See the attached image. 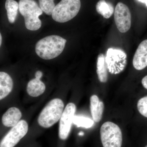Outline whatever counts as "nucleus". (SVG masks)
<instances>
[{
  "label": "nucleus",
  "mask_w": 147,
  "mask_h": 147,
  "mask_svg": "<svg viewBox=\"0 0 147 147\" xmlns=\"http://www.w3.org/2000/svg\"><path fill=\"white\" fill-rule=\"evenodd\" d=\"M2 42V37L1 34V33H0V47H1V45Z\"/></svg>",
  "instance_id": "24"
},
{
  "label": "nucleus",
  "mask_w": 147,
  "mask_h": 147,
  "mask_svg": "<svg viewBox=\"0 0 147 147\" xmlns=\"http://www.w3.org/2000/svg\"><path fill=\"white\" fill-rule=\"evenodd\" d=\"M19 11L24 16L25 26L28 30L36 31L39 30L42 22L39 16L42 11L34 0H20L19 2Z\"/></svg>",
  "instance_id": "2"
},
{
  "label": "nucleus",
  "mask_w": 147,
  "mask_h": 147,
  "mask_svg": "<svg viewBox=\"0 0 147 147\" xmlns=\"http://www.w3.org/2000/svg\"><path fill=\"white\" fill-rule=\"evenodd\" d=\"M96 9L98 13L106 19L110 18L115 11L113 4L107 2L105 0L98 1L96 6Z\"/></svg>",
  "instance_id": "16"
},
{
  "label": "nucleus",
  "mask_w": 147,
  "mask_h": 147,
  "mask_svg": "<svg viewBox=\"0 0 147 147\" xmlns=\"http://www.w3.org/2000/svg\"><path fill=\"white\" fill-rule=\"evenodd\" d=\"M5 8L8 21L11 24H13L15 22L18 14L19 4L14 0H6Z\"/></svg>",
  "instance_id": "17"
},
{
  "label": "nucleus",
  "mask_w": 147,
  "mask_h": 147,
  "mask_svg": "<svg viewBox=\"0 0 147 147\" xmlns=\"http://www.w3.org/2000/svg\"><path fill=\"white\" fill-rule=\"evenodd\" d=\"M40 79L35 77L28 83L27 86V92L32 97H38L45 92L46 87L45 84Z\"/></svg>",
  "instance_id": "14"
},
{
  "label": "nucleus",
  "mask_w": 147,
  "mask_h": 147,
  "mask_svg": "<svg viewBox=\"0 0 147 147\" xmlns=\"http://www.w3.org/2000/svg\"><path fill=\"white\" fill-rule=\"evenodd\" d=\"M66 42V40L58 35L45 37L37 42L36 53L43 59H52L62 53Z\"/></svg>",
  "instance_id": "1"
},
{
  "label": "nucleus",
  "mask_w": 147,
  "mask_h": 147,
  "mask_svg": "<svg viewBox=\"0 0 147 147\" xmlns=\"http://www.w3.org/2000/svg\"><path fill=\"white\" fill-rule=\"evenodd\" d=\"M73 123L78 127L89 128L93 125L94 121L88 118L74 116L73 119Z\"/></svg>",
  "instance_id": "18"
},
{
  "label": "nucleus",
  "mask_w": 147,
  "mask_h": 147,
  "mask_svg": "<svg viewBox=\"0 0 147 147\" xmlns=\"http://www.w3.org/2000/svg\"><path fill=\"white\" fill-rule=\"evenodd\" d=\"M76 110L75 104L70 102L66 105L60 119L59 127V137L61 140H65L69 135Z\"/></svg>",
  "instance_id": "9"
},
{
  "label": "nucleus",
  "mask_w": 147,
  "mask_h": 147,
  "mask_svg": "<svg viewBox=\"0 0 147 147\" xmlns=\"http://www.w3.org/2000/svg\"><path fill=\"white\" fill-rule=\"evenodd\" d=\"M142 83L143 86L147 90V75L143 78L142 81Z\"/></svg>",
  "instance_id": "21"
},
{
  "label": "nucleus",
  "mask_w": 147,
  "mask_h": 147,
  "mask_svg": "<svg viewBox=\"0 0 147 147\" xmlns=\"http://www.w3.org/2000/svg\"><path fill=\"white\" fill-rule=\"evenodd\" d=\"M127 56L121 49L110 48L105 57V63L109 72L111 74H117L123 71L127 63Z\"/></svg>",
  "instance_id": "6"
},
{
  "label": "nucleus",
  "mask_w": 147,
  "mask_h": 147,
  "mask_svg": "<svg viewBox=\"0 0 147 147\" xmlns=\"http://www.w3.org/2000/svg\"><path fill=\"white\" fill-rule=\"evenodd\" d=\"M108 70L105 63V56L101 53L98 57L96 65V73L98 80L101 83H106L108 81Z\"/></svg>",
  "instance_id": "15"
},
{
  "label": "nucleus",
  "mask_w": 147,
  "mask_h": 147,
  "mask_svg": "<svg viewBox=\"0 0 147 147\" xmlns=\"http://www.w3.org/2000/svg\"><path fill=\"white\" fill-rule=\"evenodd\" d=\"M137 1H138L140 2L145 4L147 7V0H137Z\"/></svg>",
  "instance_id": "23"
},
{
  "label": "nucleus",
  "mask_w": 147,
  "mask_h": 147,
  "mask_svg": "<svg viewBox=\"0 0 147 147\" xmlns=\"http://www.w3.org/2000/svg\"><path fill=\"white\" fill-rule=\"evenodd\" d=\"M81 7L80 0H61L55 6L52 18L59 23L68 22L77 15Z\"/></svg>",
  "instance_id": "4"
},
{
  "label": "nucleus",
  "mask_w": 147,
  "mask_h": 147,
  "mask_svg": "<svg viewBox=\"0 0 147 147\" xmlns=\"http://www.w3.org/2000/svg\"><path fill=\"white\" fill-rule=\"evenodd\" d=\"M100 139L103 147H121L122 134L121 129L116 124L106 122L100 127Z\"/></svg>",
  "instance_id": "5"
},
{
  "label": "nucleus",
  "mask_w": 147,
  "mask_h": 147,
  "mask_svg": "<svg viewBox=\"0 0 147 147\" xmlns=\"http://www.w3.org/2000/svg\"><path fill=\"white\" fill-rule=\"evenodd\" d=\"M90 101L91 113L93 120L95 122H99L102 119L104 109V104L96 95L91 96Z\"/></svg>",
  "instance_id": "12"
},
{
  "label": "nucleus",
  "mask_w": 147,
  "mask_h": 147,
  "mask_svg": "<svg viewBox=\"0 0 147 147\" xmlns=\"http://www.w3.org/2000/svg\"><path fill=\"white\" fill-rule=\"evenodd\" d=\"M64 105L60 98H55L47 103L40 114L38 119V124L44 128L53 126L60 119Z\"/></svg>",
  "instance_id": "3"
},
{
  "label": "nucleus",
  "mask_w": 147,
  "mask_h": 147,
  "mask_svg": "<svg viewBox=\"0 0 147 147\" xmlns=\"http://www.w3.org/2000/svg\"><path fill=\"white\" fill-rule=\"evenodd\" d=\"M28 130L26 121L22 120L13 127L0 142V147H14L26 136Z\"/></svg>",
  "instance_id": "7"
},
{
  "label": "nucleus",
  "mask_w": 147,
  "mask_h": 147,
  "mask_svg": "<svg viewBox=\"0 0 147 147\" xmlns=\"http://www.w3.org/2000/svg\"><path fill=\"white\" fill-rule=\"evenodd\" d=\"M84 133L83 132H80L79 134V135H80V136H83V135H84Z\"/></svg>",
  "instance_id": "25"
},
{
  "label": "nucleus",
  "mask_w": 147,
  "mask_h": 147,
  "mask_svg": "<svg viewBox=\"0 0 147 147\" xmlns=\"http://www.w3.org/2000/svg\"><path fill=\"white\" fill-rule=\"evenodd\" d=\"M42 71H37L35 74L36 78H39L40 79L42 77Z\"/></svg>",
  "instance_id": "22"
},
{
  "label": "nucleus",
  "mask_w": 147,
  "mask_h": 147,
  "mask_svg": "<svg viewBox=\"0 0 147 147\" xmlns=\"http://www.w3.org/2000/svg\"><path fill=\"white\" fill-rule=\"evenodd\" d=\"M114 18L119 31L125 33L131 26V14L128 7L121 2L118 3L114 11Z\"/></svg>",
  "instance_id": "8"
},
{
  "label": "nucleus",
  "mask_w": 147,
  "mask_h": 147,
  "mask_svg": "<svg viewBox=\"0 0 147 147\" xmlns=\"http://www.w3.org/2000/svg\"><path fill=\"white\" fill-rule=\"evenodd\" d=\"M137 106L139 113L147 118V96L140 98L137 102Z\"/></svg>",
  "instance_id": "20"
},
{
  "label": "nucleus",
  "mask_w": 147,
  "mask_h": 147,
  "mask_svg": "<svg viewBox=\"0 0 147 147\" xmlns=\"http://www.w3.org/2000/svg\"><path fill=\"white\" fill-rule=\"evenodd\" d=\"M145 147H147V146H145Z\"/></svg>",
  "instance_id": "26"
},
{
  "label": "nucleus",
  "mask_w": 147,
  "mask_h": 147,
  "mask_svg": "<svg viewBox=\"0 0 147 147\" xmlns=\"http://www.w3.org/2000/svg\"><path fill=\"white\" fill-rule=\"evenodd\" d=\"M13 82L8 74L0 71V100L8 96L12 91Z\"/></svg>",
  "instance_id": "13"
},
{
  "label": "nucleus",
  "mask_w": 147,
  "mask_h": 147,
  "mask_svg": "<svg viewBox=\"0 0 147 147\" xmlns=\"http://www.w3.org/2000/svg\"><path fill=\"white\" fill-rule=\"evenodd\" d=\"M22 117V113L16 107H11L7 110L3 115L2 122L4 126L13 127L19 122Z\"/></svg>",
  "instance_id": "11"
},
{
  "label": "nucleus",
  "mask_w": 147,
  "mask_h": 147,
  "mask_svg": "<svg viewBox=\"0 0 147 147\" xmlns=\"http://www.w3.org/2000/svg\"><path fill=\"white\" fill-rule=\"evenodd\" d=\"M40 7L44 13L52 15L55 5L54 0H39Z\"/></svg>",
  "instance_id": "19"
},
{
  "label": "nucleus",
  "mask_w": 147,
  "mask_h": 147,
  "mask_svg": "<svg viewBox=\"0 0 147 147\" xmlns=\"http://www.w3.org/2000/svg\"><path fill=\"white\" fill-rule=\"evenodd\" d=\"M135 69L141 70L147 66V39L143 40L137 48L132 61Z\"/></svg>",
  "instance_id": "10"
}]
</instances>
